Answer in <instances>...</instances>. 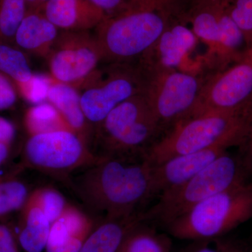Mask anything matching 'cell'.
Instances as JSON below:
<instances>
[{"label":"cell","instance_id":"6da1fadb","mask_svg":"<svg viewBox=\"0 0 252 252\" xmlns=\"http://www.w3.org/2000/svg\"><path fill=\"white\" fill-rule=\"evenodd\" d=\"M66 184L98 220L137 215L154 198L152 165L144 158L98 156Z\"/></svg>","mask_w":252,"mask_h":252},{"label":"cell","instance_id":"7a4b0ae2","mask_svg":"<svg viewBox=\"0 0 252 252\" xmlns=\"http://www.w3.org/2000/svg\"><path fill=\"white\" fill-rule=\"evenodd\" d=\"M252 120V109L206 112L189 118L157 140L147 151L144 160L155 165L176 156L212 147H240Z\"/></svg>","mask_w":252,"mask_h":252},{"label":"cell","instance_id":"3957f363","mask_svg":"<svg viewBox=\"0 0 252 252\" xmlns=\"http://www.w3.org/2000/svg\"><path fill=\"white\" fill-rule=\"evenodd\" d=\"M173 4L132 6L109 16L97 26L95 37L102 61L112 63L140 60L153 48L172 20Z\"/></svg>","mask_w":252,"mask_h":252},{"label":"cell","instance_id":"277c9868","mask_svg":"<svg viewBox=\"0 0 252 252\" xmlns=\"http://www.w3.org/2000/svg\"><path fill=\"white\" fill-rule=\"evenodd\" d=\"M249 173L240 154L225 152L202 171L179 187L159 195L141 212L143 221L165 228L168 223L214 195L248 182Z\"/></svg>","mask_w":252,"mask_h":252},{"label":"cell","instance_id":"5b68a950","mask_svg":"<svg viewBox=\"0 0 252 252\" xmlns=\"http://www.w3.org/2000/svg\"><path fill=\"white\" fill-rule=\"evenodd\" d=\"M252 219V182L214 195L165 227L179 240L199 241L225 236Z\"/></svg>","mask_w":252,"mask_h":252},{"label":"cell","instance_id":"8992f818","mask_svg":"<svg viewBox=\"0 0 252 252\" xmlns=\"http://www.w3.org/2000/svg\"><path fill=\"white\" fill-rule=\"evenodd\" d=\"M163 135L145 96L135 94L119 104L95 126L97 156L144 158Z\"/></svg>","mask_w":252,"mask_h":252},{"label":"cell","instance_id":"52a82bcc","mask_svg":"<svg viewBox=\"0 0 252 252\" xmlns=\"http://www.w3.org/2000/svg\"><path fill=\"white\" fill-rule=\"evenodd\" d=\"M142 69L145 77L143 94L163 135L179 123L193 117L205 75L177 69Z\"/></svg>","mask_w":252,"mask_h":252},{"label":"cell","instance_id":"ba28073f","mask_svg":"<svg viewBox=\"0 0 252 252\" xmlns=\"http://www.w3.org/2000/svg\"><path fill=\"white\" fill-rule=\"evenodd\" d=\"M26 166L67 182L69 176L94 163L98 156L75 132L57 130L31 135L24 146Z\"/></svg>","mask_w":252,"mask_h":252},{"label":"cell","instance_id":"9c48e42d","mask_svg":"<svg viewBox=\"0 0 252 252\" xmlns=\"http://www.w3.org/2000/svg\"><path fill=\"white\" fill-rule=\"evenodd\" d=\"M110 67L94 71L78 86L82 89L81 108L91 125H98L119 104L144 92L145 77L139 64L112 63Z\"/></svg>","mask_w":252,"mask_h":252},{"label":"cell","instance_id":"30bf717a","mask_svg":"<svg viewBox=\"0 0 252 252\" xmlns=\"http://www.w3.org/2000/svg\"><path fill=\"white\" fill-rule=\"evenodd\" d=\"M252 109V46L241 59L205 74L194 116Z\"/></svg>","mask_w":252,"mask_h":252},{"label":"cell","instance_id":"8fae6325","mask_svg":"<svg viewBox=\"0 0 252 252\" xmlns=\"http://www.w3.org/2000/svg\"><path fill=\"white\" fill-rule=\"evenodd\" d=\"M51 78L77 88L97 70L102 55L89 31H63L48 56Z\"/></svg>","mask_w":252,"mask_h":252},{"label":"cell","instance_id":"7c38bea8","mask_svg":"<svg viewBox=\"0 0 252 252\" xmlns=\"http://www.w3.org/2000/svg\"><path fill=\"white\" fill-rule=\"evenodd\" d=\"M223 147H212L170 158L152 165L153 198L179 187L196 175L217 158L228 152Z\"/></svg>","mask_w":252,"mask_h":252},{"label":"cell","instance_id":"4fadbf2b","mask_svg":"<svg viewBox=\"0 0 252 252\" xmlns=\"http://www.w3.org/2000/svg\"><path fill=\"white\" fill-rule=\"evenodd\" d=\"M196 36L181 19L174 18L152 49L139 60L144 70L177 69L195 47Z\"/></svg>","mask_w":252,"mask_h":252},{"label":"cell","instance_id":"5bb4252c","mask_svg":"<svg viewBox=\"0 0 252 252\" xmlns=\"http://www.w3.org/2000/svg\"><path fill=\"white\" fill-rule=\"evenodd\" d=\"M41 11L63 31H89L107 17L88 0H49Z\"/></svg>","mask_w":252,"mask_h":252},{"label":"cell","instance_id":"9a60e30c","mask_svg":"<svg viewBox=\"0 0 252 252\" xmlns=\"http://www.w3.org/2000/svg\"><path fill=\"white\" fill-rule=\"evenodd\" d=\"M69 205L51 225L46 252H79L97 221Z\"/></svg>","mask_w":252,"mask_h":252},{"label":"cell","instance_id":"2e32d148","mask_svg":"<svg viewBox=\"0 0 252 252\" xmlns=\"http://www.w3.org/2000/svg\"><path fill=\"white\" fill-rule=\"evenodd\" d=\"M15 228L18 243L24 252L45 251L51 225L39 203L37 190L32 191L21 209Z\"/></svg>","mask_w":252,"mask_h":252},{"label":"cell","instance_id":"e0dca14e","mask_svg":"<svg viewBox=\"0 0 252 252\" xmlns=\"http://www.w3.org/2000/svg\"><path fill=\"white\" fill-rule=\"evenodd\" d=\"M59 31L42 11L28 9L16 32L14 42L19 49L48 57Z\"/></svg>","mask_w":252,"mask_h":252},{"label":"cell","instance_id":"ac0fdd59","mask_svg":"<svg viewBox=\"0 0 252 252\" xmlns=\"http://www.w3.org/2000/svg\"><path fill=\"white\" fill-rule=\"evenodd\" d=\"M46 99L61 113L72 130L89 146L93 136L92 125L88 122L83 112L80 94L77 89L51 78Z\"/></svg>","mask_w":252,"mask_h":252},{"label":"cell","instance_id":"d6986e66","mask_svg":"<svg viewBox=\"0 0 252 252\" xmlns=\"http://www.w3.org/2000/svg\"><path fill=\"white\" fill-rule=\"evenodd\" d=\"M142 221L141 213L130 217L100 219L79 252H117L130 230Z\"/></svg>","mask_w":252,"mask_h":252},{"label":"cell","instance_id":"ffe728a7","mask_svg":"<svg viewBox=\"0 0 252 252\" xmlns=\"http://www.w3.org/2000/svg\"><path fill=\"white\" fill-rule=\"evenodd\" d=\"M171 236L142 221L130 230L117 252H171Z\"/></svg>","mask_w":252,"mask_h":252},{"label":"cell","instance_id":"44dd1931","mask_svg":"<svg viewBox=\"0 0 252 252\" xmlns=\"http://www.w3.org/2000/svg\"><path fill=\"white\" fill-rule=\"evenodd\" d=\"M24 122L31 135L57 130L74 132L61 113L50 103L39 104L28 109Z\"/></svg>","mask_w":252,"mask_h":252},{"label":"cell","instance_id":"7402d4cb","mask_svg":"<svg viewBox=\"0 0 252 252\" xmlns=\"http://www.w3.org/2000/svg\"><path fill=\"white\" fill-rule=\"evenodd\" d=\"M31 193L28 186L16 176H0V221L21 211Z\"/></svg>","mask_w":252,"mask_h":252},{"label":"cell","instance_id":"603a6c76","mask_svg":"<svg viewBox=\"0 0 252 252\" xmlns=\"http://www.w3.org/2000/svg\"><path fill=\"white\" fill-rule=\"evenodd\" d=\"M0 73L15 85L27 83L34 76L24 53L3 42H0Z\"/></svg>","mask_w":252,"mask_h":252},{"label":"cell","instance_id":"cb8c5ba5","mask_svg":"<svg viewBox=\"0 0 252 252\" xmlns=\"http://www.w3.org/2000/svg\"><path fill=\"white\" fill-rule=\"evenodd\" d=\"M27 11L26 0H0V42H14L16 32Z\"/></svg>","mask_w":252,"mask_h":252},{"label":"cell","instance_id":"d4e9b609","mask_svg":"<svg viewBox=\"0 0 252 252\" xmlns=\"http://www.w3.org/2000/svg\"><path fill=\"white\" fill-rule=\"evenodd\" d=\"M230 17L243 33L248 49L252 46V0L221 1Z\"/></svg>","mask_w":252,"mask_h":252},{"label":"cell","instance_id":"484cf974","mask_svg":"<svg viewBox=\"0 0 252 252\" xmlns=\"http://www.w3.org/2000/svg\"><path fill=\"white\" fill-rule=\"evenodd\" d=\"M181 252H250V250L246 242L223 236L193 241Z\"/></svg>","mask_w":252,"mask_h":252},{"label":"cell","instance_id":"4316f807","mask_svg":"<svg viewBox=\"0 0 252 252\" xmlns=\"http://www.w3.org/2000/svg\"><path fill=\"white\" fill-rule=\"evenodd\" d=\"M36 190L41 209L51 223H54L62 216L69 204L62 194L52 187H41Z\"/></svg>","mask_w":252,"mask_h":252},{"label":"cell","instance_id":"83f0119b","mask_svg":"<svg viewBox=\"0 0 252 252\" xmlns=\"http://www.w3.org/2000/svg\"><path fill=\"white\" fill-rule=\"evenodd\" d=\"M51 78L34 75L25 84H17L16 88L26 100L37 104L46 99Z\"/></svg>","mask_w":252,"mask_h":252},{"label":"cell","instance_id":"f1b7e54d","mask_svg":"<svg viewBox=\"0 0 252 252\" xmlns=\"http://www.w3.org/2000/svg\"><path fill=\"white\" fill-rule=\"evenodd\" d=\"M15 228L6 221H0V252H21Z\"/></svg>","mask_w":252,"mask_h":252},{"label":"cell","instance_id":"f546056e","mask_svg":"<svg viewBox=\"0 0 252 252\" xmlns=\"http://www.w3.org/2000/svg\"><path fill=\"white\" fill-rule=\"evenodd\" d=\"M88 1L102 10L104 14L107 15V17L120 14L134 6L131 0H88Z\"/></svg>","mask_w":252,"mask_h":252},{"label":"cell","instance_id":"4dcf8cb0","mask_svg":"<svg viewBox=\"0 0 252 252\" xmlns=\"http://www.w3.org/2000/svg\"><path fill=\"white\" fill-rule=\"evenodd\" d=\"M17 100L16 89L10 79L0 73V110L12 107Z\"/></svg>","mask_w":252,"mask_h":252},{"label":"cell","instance_id":"1f68e13d","mask_svg":"<svg viewBox=\"0 0 252 252\" xmlns=\"http://www.w3.org/2000/svg\"><path fill=\"white\" fill-rule=\"evenodd\" d=\"M240 155L250 176H252V120L246 137L240 147Z\"/></svg>","mask_w":252,"mask_h":252},{"label":"cell","instance_id":"d6a6232c","mask_svg":"<svg viewBox=\"0 0 252 252\" xmlns=\"http://www.w3.org/2000/svg\"><path fill=\"white\" fill-rule=\"evenodd\" d=\"M16 136V127L7 119L0 117V143L11 145Z\"/></svg>","mask_w":252,"mask_h":252},{"label":"cell","instance_id":"836d02e7","mask_svg":"<svg viewBox=\"0 0 252 252\" xmlns=\"http://www.w3.org/2000/svg\"><path fill=\"white\" fill-rule=\"evenodd\" d=\"M10 151H11V145L0 143V167L4 165L9 158Z\"/></svg>","mask_w":252,"mask_h":252},{"label":"cell","instance_id":"e575fe53","mask_svg":"<svg viewBox=\"0 0 252 252\" xmlns=\"http://www.w3.org/2000/svg\"><path fill=\"white\" fill-rule=\"evenodd\" d=\"M134 6L146 4H174L175 0H131Z\"/></svg>","mask_w":252,"mask_h":252},{"label":"cell","instance_id":"d590c367","mask_svg":"<svg viewBox=\"0 0 252 252\" xmlns=\"http://www.w3.org/2000/svg\"><path fill=\"white\" fill-rule=\"evenodd\" d=\"M26 2H27L28 9L40 11L39 9V0H26Z\"/></svg>","mask_w":252,"mask_h":252},{"label":"cell","instance_id":"8d00e7d4","mask_svg":"<svg viewBox=\"0 0 252 252\" xmlns=\"http://www.w3.org/2000/svg\"><path fill=\"white\" fill-rule=\"evenodd\" d=\"M224 0H193L192 4H196V3L203 2H217V1H223Z\"/></svg>","mask_w":252,"mask_h":252},{"label":"cell","instance_id":"74e56055","mask_svg":"<svg viewBox=\"0 0 252 252\" xmlns=\"http://www.w3.org/2000/svg\"><path fill=\"white\" fill-rule=\"evenodd\" d=\"M247 245H248L249 250L250 252H252V233L250 235V238L248 241L246 242Z\"/></svg>","mask_w":252,"mask_h":252},{"label":"cell","instance_id":"f35d334b","mask_svg":"<svg viewBox=\"0 0 252 252\" xmlns=\"http://www.w3.org/2000/svg\"><path fill=\"white\" fill-rule=\"evenodd\" d=\"M48 1H49V0H39V9L40 11H41L43 6H44V4H45Z\"/></svg>","mask_w":252,"mask_h":252}]
</instances>
